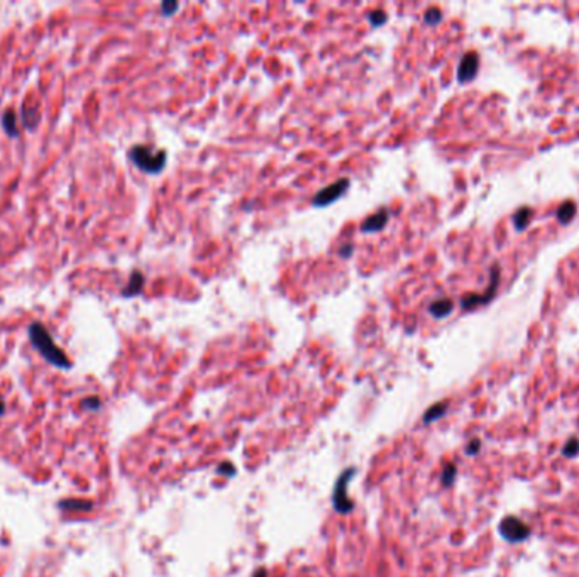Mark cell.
Instances as JSON below:
<instances>
[{
  "mask_svg": "<svg viewBox=\"0 0 579 577\" xmlns=\"http://www.w3.org/2000/svg\"><path fill=\"white\" fill-rule=\"evenodd\" d=\"M29 339L32 342V346L39 351L41 356L44 357L46 361L51 362L53 366L61 367V369H68L71 366V362L66 357L61 349H59L56 344H54L53 337L49 335L48 328L44 327L43 323H32L29 327Z\"/></svg>",
  "mask_w": 579,
  "mask_h": 577,
  "instance_id": "cell-1",
  "label": "cell"
},
{
  "mask_svg": "<svg viewBox=\"0 0 579 577\" xmlns=\"http://www.w3.org/2000/svg\"><path fill=\"white\" fill-rule=\"evenodd\" d=\"M129 157L141 171H144L147 175H157L164 170L168 154L163 149L156 151V149L144 146V144H136L129 151Z\"/></svg>",
  "mask_w": 579,
  "mask_h": 577,
  "instance_id": "cell-2",
  "label": "cell"
},
{
  "mask_svg": "<svg viewBox=\"0 0 579 577\" xmlns=\"http://www.w3.org/2000/svg\"><path fill=\"white\" fill-rule=\"evenodd\" d=\"M498 530H500V535H502L507 542H512V543H520L523 540H527L532 532L529 525H525L520 518H517V516H507V518H503Z\"/></svg>",
  "mask_w": 579,
  "mask_h": 577,
  "instance_id": "cell-3",
  "label": "cell"
},
{
  "mask_svg": "<svg viewBox=\"0 0 579 577\" xmlns=\"http://www.w3.org/2000/svg\"><path fill=\"white\" fill-rule=\"evenodd\" d=\"M354 469H347L341 474V477L337 479V484L334 487V498H332V503H334V508L339 513H349L353 510L354 503L347 494V486H349L351 477L354 476Z\"/></svg>",
  "mask_w": 579,
  "mask_h": 577,
  "instance_id": "cell-4",
  "label": "cell"
},
{
  "mask_svg": "<svg viewBox=\"0 0 579 577\" xmlns=\"http://www.w3.org/2000/svg\"><path fill=\"white\" fill-rule=\"evenodd\" d=\"M349 183L351 181L347 178H341L337 180L336 183L325 186L323 190H320L317 195L313 197L312 203L315 207H327V205L334 203L336 200H339L342 195L347 192V188H349Z\"/></svg>",
  "mask_w": 579,
  "mask_h": 577,
  "instance_id": "cell-5",
  "label": "cell"
},
{
  "mask_svg": "<svg viewBox=\"0 0 579 577\" xmlns=\"http://www.w3.org/2000/svg\"><path fill=\"white\" fill-rule=\"evenodd\" d=\"M478 64H479L478 54L467 53L459 63V71H457V78H459V81H469L471 78H474L476 71H478Z\"/></svg>",
  "mask_w": 579,
  "mask_h": 577,
  "instance_id": "cell-6",
  "label": "cell"
},
{
  "mask_svg": "<svg viewBox=\"0 0 579 577\" xmlns=\"http://www.w3.org/2000/svg\"><path fill=\"white\" fill-rule=\"evenodd\" d=\"M388 218H390V212H388V210H379L378 213H374V215L368 217L363 223H361V230H363L364 234H368V232L381 230L383 227L388 223Z\"/></svg>",
  "mask_w": 579,
  "mask_h": 577,
  "instance_id": "cell-7",
  "label": "cell"
},
{
  "mask_svg": "<svg viewBox=\"0 0 579 577\" xmlns=\"http://www.w3.org/2000/svg\"><path fill=\"white\" fill-rule=\"evenodd\" d=\"M142 286H144V274L139 273V271H134L131 274V278H129V283L127 286L122 290V295L124 296H134V295H139L142 290Z\"/></svg>",
  "mask_w": 579,
  "mask_h": 577,
  "instance_id": "cell-8",
  "label": "cell"
},
{
  "mask_svg": "<svg viewBox=\"0 0 579 577\" xmlns=\"http://www.w3.org/2000/svg\"><path fill=\"white\" fill-rule=\"evenodd\" d=\"M452 301L451 300H435L434 303H430L429 311L430 315L435 316V318H444L452 311Z\"/></svg>",
  "mask_w": 579,
  "mask_h": 577,
  "instance_id": "cell-9",
  "label": "cell"
},
{
  "mask_svg": "<svg viewBox=\"0 0 579 577\" xmlns=\"http://www.w3.org/2000/svg\"><path fill=\"white\" fill-rule=\"evenodd\" d=\"M2 125L6 129V132L9 136H17L19 134V129H17V119L16 114L12 110H7L6 114L2 115Z\"/></svg>",
  "mask_w": 579,
  "mask_h": 577,
  "instance_id": "cell-10",
  "label": "cell"
},
{
  "mask_svg": "<svg viewBox=\"0 0 579 577\" xmlns=\"http://www.w3.org/2000/svg\"><path fill=\"white\" fill-rule=\"evenodd\" d=\"M446 409H447V403H446V401L432 404V406H430V408L427 409V411H425L424 422H425V423H430V422L437 420V418H441V417L444 415V413H446Z\"/></svg>",
  "mask_w": 579,
  "mask_h": 577,
  "instance_id": "cell-11",
  "label": "cell"
},
{
  "mask_svg": "<svg viewBox=\"0 0 579 577\" xmlns=\"http://www.w3.org/2000/svg\"><path fill=\"white\" fill-rule=\"evenodd\" d=\"M22 120H24V125L29 129H34L36 124L39 122V112L38 109H34V107H26L24 105V110H22Z\"/></svg>",
  "mask_w": 579,
  "mask_h": 577,
  "instance_id": "cell-12",
  "label": "cell"
},
{
  "mask_svg": "<svg viewBox=\"0 0 579 577\" xmlns=\"http://www.w3.org/2000/svg\"><path fill=\"white\" fill-rule=\"evenodd\" d=\"M579 452V440L576 437H572L571 440H567V444L562 447V455L566 457H574Z\"/></svg>",
  "mask_w": 579,
  "mask_h": 577,
  "instance_id": "cell-13",
  "label": "cell"
},
{
  "mask_svg": "<svg viewBox=\"0 0 579 577\" xmlns=\"http://www.w3.org/2000/svg\"><path fill=\"white\" fill-rule=\"evenodd\" d=\"M424 19H425V22H427V24H430V26H435V24H439V22H441V19H442V14H441V11H439V9H435V7H430L429 11L425 12Z\"/></svg>",
  "mask_w": 579,
  "mask_h": 577,
  "instance_id": "cell-14",
  "label": "cell"
},
{
  "mask_svg": "<svg viewBox=\"0 0 579 577\" xmlns=\"http://www.w3.org/2000/svg\"><path fill=\"white\" fill-rule=\"evenodd\" d=\"M574 212H576V207H574V203L562 205V207L559 208V220L560 222H567L569 218L574 215Z\"/></svg>",
  "mask_w": 579,
  "mask_h": 577,
  "instance_id": "cell-15",
  "label": "cell"
},
{
  "mask_svg": "<svg viewBox=\"0 0 579 577\" xmlns=\"http://www.w3.org/2000/svg\"><path fill=\"white\" fill-rule=\"evenodd\" d=\"M456 467H454L452 464H449L446 469H444V472H442V482H444V486H451V484L454 482V479H456Z\"/></svg>",
  "mask_w": 579,
  "mask_h": 577,
  "instance_id": "cell-16",
  "label": "cell"
},
{
  "mask_svg": "<svg viewBox=\"0 0 579 577\" xmlns=\"http://www.w3.org/2000/svg\"><path fill=\"white\" fill-rule=\"evenodd\" d=\"M368 17H369V22H371L374 27H378V26H381L383 22H386V12H383V11L369 12Z\"/></svg>",
  "mask_w": 579,
  "mask_h": 577,
  "instance_id": "cell-17",
  "label": "cell"
},
{
  "mask_svg": "<svg viewBox=\"0 0 579 577\" xmlns=\"http://www.w3.org/2000/svg\"><path fill=\"white\" fill-rule=\"evenodd\" d=\"M178 7H180L178 2H163L161 4V14H163V16H171V14L178 11Z\"/></svg>",
  "mask_w": 579,
  "mask_h": 577,
  "instance_id": "cell-18",
  "label": "cell"
},
{
  "mask_svg": "<svg viewBox=\"0 0 579 577\" xmlns=\"http://www.w3.org/2000/svg\"><path fill=\"white\" fill-rule=\"evenodd\" d=\"M532 215L530 210H527V208H523L517 213V227H523L525 225V222H529V218Z\"/></svg>",
  "mask_w": 579,
  "mask_h": 577,
  "instance_id": "cell-19",
  "label": "cell"
},
{
  "mask_svg": "<svg viewBox=\"0 0 579 577\" xmlns=\"http://www.w3.org/2000/svg\"><path fill=\"white\" fill-rule=\"evenodd\" d=\"M81 406H83V408H90V409H99V408H100V399L97 398V396L87 398V399H83Z\"/></svg>",
  "mask_w": 579,
  "mask_h": 577,
  "instance_id": "cell-20",
  "label": "cell"
},
{
  "mask_svg": "<svg viewBox=\"0 0 579 577\" xmlns=\"http://www.w3.org/2000/svg\"><path fill=\"white\" fill-rule=\"evenodd\" d=\"M61 505L66 506V508H68V506H76L75 510H81L80 506H83L85 510H90V503H83V501H63Z\"/></svg>",
  "mask_w": 579,
  "mask_h": 577,
  "instance_id": "cell-21",
  "label": "cell"
},
{
  "mask_svg": "<svg viewBox=\"0 0 579 577\" xmlns=\"http://www.w3.org/2000/svg\"><path fill=\"white\" fill-rule=\"evenodd\" d=\"M479 447H481V442H479V440H476V439H474V440H472V442H471V444H469V445H467V449H466V452H467V454H469V455H474V454H476V452H478V450H479Z\"/></svg>",
  "mask_w": 579,
  "mask_h": 577,
  "instance_id": "cell-22",
  "label": "cell"
},
{
  "mask_svg": "<svg viewBox=\"0 0 579 577\" xmlns=\"http://www.w3.org/2000/svg\"><path fill=\"white\" fill-rule=\"evenodd\" d=\"M354 253V248L351 244H347V245H344V248H341L339 249V256L341 258H351V254Z\"/></svg>",
  "mask_w": 579,
  "mask_h": 577,
  "instance_id": "cell-23",
  "label": "cell"
},
{
  "mask_svg": "<svg viewBox=\"0 0 579 577\" xmlns=\"http://www.w3.org/2000/svg\"><path fill=\"white\" fill-rule=\"evenodd\" d=\"M219 472H224V474H227V476H234L235 469H234L232 465H230L229 462H227V464H224V465H220Z\"/></svg>",
  "mask_w": 579,
  "mask_h": 577,
  "instance_id": "cell-24",
  "label": "cell"
},
{
  "mask_svg": "<svg viewBox=\"0 0 579 577\" xmlns=\"http://www.w3.org/2000/svg\"><path fill=\"white\" fill-rule=\"evenodd\" d=\"M256 577H266V572L265 570H258L256 572Z\"/></svg>",
  "mask_w": 579,
  "mask_h": 577,
  "instance_id": "cell-25",
  "label": "cell"
},
{
  "mask_svg": "<svg viewBox=\"0 0 579 577\" xmlns=\"http://www.w3.org/2000/svg\"><path fill=\"white\" fill-rule=\"evenodd\" d=\"M4 409H6V404H4V401H2V399H0V415H2V413H4Z\"/></svg>",
  "mask_w": 579,
  "mask_h": 577,
  "instance_id": "cell-26",
  "label": "cell"
}]
</instances>
